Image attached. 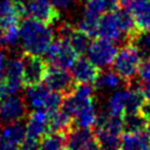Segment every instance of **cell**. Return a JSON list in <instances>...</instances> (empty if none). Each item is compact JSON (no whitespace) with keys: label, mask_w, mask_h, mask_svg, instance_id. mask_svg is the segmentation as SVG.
<instances>
[{"label":"cell","mask_w":150,"mask_h":150,"mask_svg":"<svg viewBox=\"0 0 150 150\" xmlns=\"http://www.w3.org/2000/svg\"><path fill=\"white\" fill-rule=\"evenodd\" d=\"M45 55L52 67L62 69H70L77 59V53L66 38H59L56 41H53Z\"/></svg>","instance_id":"obj_5"},{"label":"cell","mask_w":150,"mask_h":150,"mask_svg":"<svg viewBox=\"0 0 150 150\" xmlns=\"http://www.w3.org/2000/svg\"><path fill=\"white\" fill-rule=\"evenodd\" d=\"M2 33H4V27H2V25H1V22H0V36L2 35Z\"/></svg>","instance_id":"obj_39"},{"label":"cell","mask_w":150,"mask_h":150,"mask_svg":"<svg viewBox=\"0 0 150 150\" xmlns=\"http://www.w3.org/2000/svg\"><path fill=\"white\" fill-rule=\"evenodd\" d=\"M25 15V2L20 0H0V22L4 28L18 25L19 20Z\"/></svg>","instance_id":"obj_13"},{"label":"cell","mask_w":150,"mask_h":150,"mask_svg":"<svg viewBox=\"0 0 150 150\" xmlns=\"http://www.w3.org/2000/svg\"><path fill=\"white\" fill-rule=\"evenodd\" d=\"M123 121V130L125 132H141L145 130L146 121L141 112H131V114H124L122 116Z\"/></svg>","instance_id":"obj_24"},{"label":"cell","mask_w":150,"mask_h":150,"mask_svg":"<svg viewBox=\"0 0 150 150\" xmlns=\"http://www.w3.org/2000/svg\"><path fill=\"white\" fill-rule=\"evenodd\" d=\"M66 135L62 132L46 134L39 144V150H64Z\"/></svg>","instance_id":"obj_25"},{"label":"cell","mask_w":150,"mask_h":150,"mask_svg":"<svg viewBox=\"0 0 150 150\" xmlns=\"http://www.w3.org/2000/svg\"><path fill=\"white\" fill-rule=\"evenodd\" d=\"M23 61V82L25 86H33L43 82L47 66L46 62L36 55L25 54Z\"/></svg>","instance_id":"obj_10"},{"label":"cell","mask_w":150,"mask_h":150,"mask_svg":"<svg viewBox=\"0 0 150 150\" xmlns=\"http://www.w3.org/2000/svg\"><path fill=\"white\" fill-rule=\"evenodd\" d=\"M143 97L145 101H149L150 102V82H145V83H142L141 88H139Z\"/></svg>","instance_id":"obj_34"},{"label":"cell","mask_w":150,"mask_h":150,"mask_svg":"<svg viewBox=\"0 0 150 150\" xmlns=\"http://www.w3.org/2000/svg\"><path fill=\"white\" fill-rule=\"evenodd\" d=\"M19 150H39L38 139L26 137L25 141L20 144V149H19Z\"/></svg>","instance_id":"obj_31"},{"label":"cell","mask_w":150,"mask_h":150,"mask_svg":"<svg viewBox=\"0 0 150 150\" xmlns=\"http://www.w3.org/2000/svg\"><path fill=\"white\" fill-rule=\"evenodd\" d=\"M25 103L27 108L32 110H46L48 114H52L61 108L62 95L57 91L49 89L46 84L38 83L33 86H27L23 95Z\"/></svg>","instance_id":"obj_2"},{"label":"cell","mask_w":150,"mask_h":150,"mask_svg":"<svg viewBox=\"0 0 150 150\" xmlns=\"http://www.w3.org/2000/svg\"><path fill=\"white\" fill-rule=\"evenodd\" d=\"M117 50L118 49L115 42L98 38L94 40L93 42H90L89 48L86 54H87L88 60L97 69H105L112 66Z\"/></svg>","instance_id":"obj_4"},{"label":"cell","mask_w":150,"mask_h":150,"mask_svg":"<svg viewBox=\"0 0 150 150\" xmlns=\"http://www.w3.org/2000/svg\"><path fill=\"white\" fill-rule=\"evenodd\" d=\"M0 150H19L16 148V145L9 144V143H5L2 141H0Z\"/></svg>","instance_id":"obj_36"},{"label":"cell","mask_w":150,"mask_h":150,"mask_svg":"<svg viewBox=\"0 0 150 150\" xmlns=\"http://www.w3.org/2000/svg\"><path fill=\"white\" fill-rule=\"evenodd\" d=\"M97 36L109 40L111 42H121L124 39H127L124 32L121 28V25L117 20L115 11L104 13L98 21V29H97Z\"/></svg>","instance_id":"obj_9"},{"label":"cell","mask_w":150,"mask_h":150,"mask_svg":"<svg viewBox=\"0 0 150 150\" xmlns=\"http://www.w3.org/2000/svg\"><path fill=\"white\" fill-rule=\"evenodd\" d=\"M142 150H150V145H149V146H146V148H144V149H142Z\"/></svg>","instance_id":"obj_40"},{"label":"cell","mask_w":150,"mask_h":150,"mask_svg":"<svg viewBox=\"0 0 150 150\" xmlns=\"http://www.w3.org/2000/svg\"><path fill=\"white\" fill-rule=\"evenodd\" d=\"M127 98H128V89L115 90L107 101L105 112L111 116H123L125 112Z\"/></svg>","instance_id":"obj_20"},{"label":"cell","mask_w":150,"mask_h":150,"mask_svg":"<svg viewBox=\"0 0 150 150\" xmlns=\"http://www.w3.org/2000/svg\"><path fill=\"white\" fill-rule=\"evenodd\" d=\"M94 138L101 150H121V135L102 128H95Z\"/></svg>","instance_id":"obj_21"},{"label":"cell","mask_w":150,"mask_h":150,"mask_svg":"<svg viewBox=\"0 0 150 150\" xmlns=\"http://www.w3.org/2000/svg\"><path fill=\"white\" fill-rule=\"evenodd\" d=\"M98 114L96 111V107L93 100H89L80 105L76 114L73 117L74 125L76 128H91L95 125L97 121Z\"/></svg>","instance_id":"obj_16"},{"label":"cell","mask_w":150,"mask_h":150,"mask_svg":"<svg viewBox=\"0 0 150 150\" xmlns=\"http://www.w3.org/2000/svg\"><path fill=\"white\" fill-rule=\"evenodd\" d=\"M70 75L74 82L77 83H94L98 70L97 68L88 60V57H77L73 66L70 67Z\"/></svg>","instance_id":"obj_14"},{"label":"cell","mask_w":150,"mask_h":150,"mask_svg":"<svg viewBox=\"0 0 150 150\" xmlns=\"http://www.w3.org/2000/svg\"><path fill=\"white\" fill-rule=\"evenodd\" d=\"M7 54L4 49H0V83L5 79V73H6V67H7Z\"/></svg>","instance_id":"obj_32"},{"label":"cell","mask_w":150,"mask_h":150,"mask_svg":"<svg viewBox=\"0 0 150 150\" xmlns=\"http://www.w3.org/2000/svg\"><path fill=\"white\" fill-rule=\"evenodd\" d=\"M54 41L53 28L32 18L25 19L20 26V45L26 54L42 56Z\"/></svg>","instance_id":"obj_1"},{"label":"cell","mask_w":150,"mask_h":150,"mask_svg":"<svg viewBox=\"0 0 150 150\" xmlns=\"http://www.w3.org/2000/svg\"><path fill=\"white\" fill-rule=\"evenodd\" d=\"M137 75L142 83L150 82V59H146L141 62Z\"/></svg>","instance_id":"obj_30"},{"label":"cell","mask_w":150,"mask_h":150,"mask_svg":"<svg viewBox=\"0 0 150 150\" xmlns=\"http://www.w3.org/2000/svg\"><path fill=\"white\" fill-rule=\"evenodd\" d=\"M142 53L134 45H124L115 56L112 62L114 71H116L124 81L132 80L138 71L139 64L142 62Z\"/></svg>","instance_id":"obj_3"},{"label":"cell","mask_w":150,"mask_h":150,"mask_svg":"<svg viewBox=\"0 0 150 150\" xmlns=\"http://www.w3.org/2000/svg\"><path fill=\"white\" fill-rule=\"evenodd\" d=\"M19 42H20V27L18 25L5 27L4 33L0 36V46L15 47Z\"/></svg>","instance_id":"obj_28"},{"label":"cell","mask_w":150,"mask_h":150,"mask_svg":"<svg viewBox=\"0 0 150 150\" xmlns=\"http://www.w3.org/2000/svg\"><path fill=\"white\" fill-rule=\"evenodd\" d=\"M124 80L114 70H103L102 73H98L96 80H95V86L96 88L101 90H117L123 86Z\"/></svg>","instance_id":"obj_22"},{"label":"cell","mask_w":150,"mask_h":150,"mask_svg":"<svg viewBox=\"0 0 150 150\" xmlns=\"http://www.w3.org/2000/svg\"><path fill=\"white\" fill-rule=\"evenodd\" d=\"M49 131V114L46 110H33L26 123V137L41 139Z\"/></svg>","instance_id":"obj_12"},{"label":"cell","mask_w":150,"mask_h":150,"mask_svg":"<svg viewBox=\"0 0 150 150\" xmlns=\"http://www.w3.org/2000/svg\"><path fill=\"white\" fill-rule=\"evenodd\" d=\"M150 145V137L145 131L125 132L121 137V150H142Z\"/></svg>","instance_id":"obj_19"},{"label":"cell","mask_w":150,"mask_h":150,"mask_svg":"<svg viewBox=\"0 0 150 150\" xmlns=\"http://www.w3.org/2000/svg\"><path fill=\"white\" fill-rule=\"evenodd\" d=\"M132 2H134V0H118V5L122 6V8H125V9H129Z\"/></svg>","instance_id":"obj_37"},{"label":"cell","mask_w":150,"mask_h":150,"mask_svg":"<svg viewBox=\"0 0 150 150\" xmlns=\"http://www.w3.org/2000/svg\"><path fill=\"white\" fill-rule=\"evenodd\" d=\"M68 41L70 42L71 47L77 53V55L87 53V50L89 48V45H90V38L87 34H84L83 32L79 30V29L77 30L74 29V32L69 35Z\"/></svg>","instance_id":"obj_26"},{"label":"cell","mask_w":150,"mask_h":150,"mask_svg":"<svg viewBox=\"0 0 150 150\" xmlns=\"http://www.w3.org/2000/svg\"><path fill=\"white\" fill-rule=\"evenodd\" d=\"M148 135H149V137H150V117L148 118V121H146V125H145V130H144Z\"/></svg>","instance_id":"obj_38"},{"label":"cell","mask_w":150,"mask_h":150,"mask_svg":"<svg viewBox=\"0 0 150 150\" xmlns=\"http://www.w3.org/2000/svg\"><path fill=\"white\" fill-rule=\"evenodd\" d=\"M134 45L141 50L142 54H150V29L141 32L134 36Z\"/></svg>","instance_id":"obj_29"},{"label":"cell","mask_w":150,"mask_h":150,"mask_svg":"<svg viewBox=\"0 0 150 150\" xmlns=\"http://www.w3.org/2000/svg\"><path fill=\"white\" fill-rule=\"evenodd\" d=\"M98 21L100 18L87 15L82 13L81 19L77 22V29L87 34L89 38L97 36V29H98Z\"/></svg>","instance_id":"obj_27"},{"label":"cell","mask_w":150,"mask_h":150,"mask_svg":"<svg viewBox=\"0 0 150 150\" xmlns=\"http://www.w3.org/2000/svg\"><path fill=\"white\" fill-rule=\"evenodd\" d=\"M25 6L26 15L34 20L50 25L59 19L57 8L52 0H28Z\"/></svg>","instance_id":"obj_8"},{"label":"cell","mask_w":150,"mask_h":150,"mask_svg":"<svg viewBox=\"0 0 150 150\" xmlns=\"http://www.w3.org/2000/svg\"><path fill=\"white\" fill-rule=\"evenodd\" d=\"M76 0H52V2L54 4V6L57 9H67L69 8Z\"/></svg>","instance_id":"obj_33"},{"label":"cell","mask_w":150,"mask_h":150,"mask_svg":"<svg viewBox=\"0 0 150 150\" xmlns=\"http://www.w3.org/2000/svg\"><path fill=\"white\" fill-rule=\"evenodd\" d=\"M43 82L49 89L57 91L60 94H68L74 88L73 86L74 80L70 73H68L67 69H62L57 67L47 68Z\"/></svg>","instance_id":"obj_11"},{"label":"cell","mask_w":150,"mask_h":150,"mask_svg":"<svg viewBox=\"0 0 150 150\" xmlns=\"http://www.w3.org/2000/svg\"><path fill=\"white\" fill-rule=\"evenodd\" d=\"M25 86L22 57H12L7 61L5 79L0 83V97L16 95Z\"/></svg>","instance_id":"obj_6"},{"label":"cell","mask_w":150,"mask_h":150,"mask_svg":"<svg viewBox=\"0 0 150 150\" xmlns=\"http://www.w3.org/2000/svg\"><path fill=\"white\" fill-rule=\"evenodd\" d=\"M0 107H1V97H0Z\"/></svg>","instance_id":"obj_41"},{"label":"cell","mask_w":150,"mask_h":150,"mask_svg":"<svg viewBox=\"0 0 150 150\" xmlns=\"http://www.w3.org/2000/svg\"><path fill=\"white\" fill-rule=\"evenodd\" d=\"M73 118L61 109L49 114V131L66 134L71 127Z\"/></svg>","instance_id":"obj_23"},{"label":"cell","mask_w":150,"mask_h":150,"mask_svg":"<svg viewBox=\"0 0 150 150\" xmlns=\"http://www.w3.org/2000/svg\"><path fill=\"white\" fill-rule=\"evenodd\" d=\"M66 150H81L88 142L94 139V131L89 128L69 129L66 134Z\"/></svg>","instance_id":"obj_17"},{"label":"cell","mask_w":150,"mask_h":150,"mask_svg":"<svg viewBox=\"0 0 150 150\" xmlns=\"http://www.w3.org/2000/svg\"><path fill=\"white\" fill-rule=\"evenodd\" d=\"M129 11L132 14L138 32L150 29V0H134Z\"/></svg>","instance_id":"obj_15"},{"label":"cell","mask_w":150,"mask_h":150,"mask_svg":"<svg viewBox=\"0 0 150 150\" xmlns=\"http://www.w3.org/2000/svg\"><path fill=\"white\" fill-rule=\"evenodd\" d=\"M27 105L25 103V100L16 95H8L4 97V101H1L0 107V122L12 123L21 121L26 116Z\"/></svg>","instance_id":"obj_7"},{"label":"cell","mask_w":150,"mask_h":150,"mask_svg":"<svg viewBox=\"0 0 150 150\" xmlns=\"http://www.w3.org/2000/svg\"><path fill=\"white\" fill-rule=\"evenodd\" d=\"M81 150H101L100 149V146H98V144H97V142L95 141V139H91L90 142H88Z\"/></svg>","instance_id":"obj_35"},{"label":"cell","mask_w":150,"mask_h":150,"mask_svg":"<svg viewBox=\"0 0 150 150\" xmlns=\"http://www.w3.org/2000/svg\"><path fill=\"white\" fill-rule=\"evenodd\" d=\"M26 138V124L22 122L6 123L0 130V141L13 145H20Z\"/></svg>","instance_id":"obj_18"}]
</instances>
